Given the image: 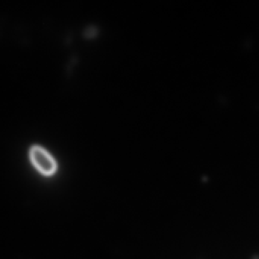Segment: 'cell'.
Wrapping results in <instances>:
<instances>
[{"mask_svg": "<svg viewBox=\"0 0 259 259\" xmlns=\"http://www.w3.org/2000/svg\"><path fill=\"white\" fill-rule=\"evenodd\" d=\"M31 159L34 166L45 175L54 174L57 169V164L51 154L41 147L34 146L30 152Z\"/></svg>", "mask_w": 259, "mask_h": 259, "instance_id": "obj_1", "label": "cell"}]
</instances>
